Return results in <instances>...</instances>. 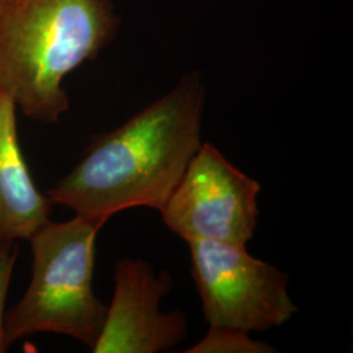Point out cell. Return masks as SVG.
<instances>
[{"mask_svg":"<svg viewBox=\"0 0 353 353\" xmlns=\"http://www.w3.org/2000/svg\"><path fill=\"white\" fill-rule=\"evenodd\" d=\"M259 192L256 179L211 143H203L160 214L165 225L186 242L246 245L258 224Z\"/></svg>","mask_w":353,"mask_h":353,"instance_id":"cell-5","label":"cell"},{"mask_svg":"<svg viewBox=\"0 0 353 353\" xmlns=\"http://www.w3.org/2000/svg\"><path fill=\"white\" fill-rule=\"evenodd\" d=\"M204 103L202 75L183 76L161 99L93 140L45 195L103 225L130 208L160 211L203 144Z\"/></svg>","mask_w":353,"mask_h":353,"instance_id":"cell-1","label":"cell"},{"mask_svg":"<svg viewBox=\"0 0 353 353\" xmlns=\"http://www.w3.org/2000/svg\"><path fill=\"white\" fill-rule=\"evenodd\" d=\"M118 26L110 0H0V93L29 119L58 122L70 108L64 79Z\"/></svg>","mask_w":353,"mask_h":353,"instance_id":"cell-2","label":"cell"},{"mask_svg":"<svg viewBox=\"0 0 353 353\" xmlns=\"http://www.w3.org/2000/svg\"><path fill=\"white\" fill-rule=\"evenodd\" d=\"M16 105L0 93V241L29 240L50 221L52 203L29 172L17 135Z\"/></svg>","mask_w":353,"mask_h":353,"instance_id":"cell-7","label":"cell"},{"mask_svg":"<svg viewBox=\"0 0 353 353\" xmlns=\"http://www.w3.org/2000/svg\"><path fill=\"white\" fill-rule=\"evenodd\" d=\"M102 227L76 214L63 223L48 221L29 239L32 280L4 319L10 343L52 332L93 348L108 312L93 292L96 240Z\"/></svg>","mask_w":353,"mask_h":353,"instance_id":"cell-3","label":"cell"},{"mask_svg":"<svg viewBox=\"0 0 353 353\" xmlns=\"http://www.w3.org/2000/svg\"><path fill=\"white\" fill-rule=\"evenodd\" d=\"M276 350L263 341H254L250 332L237 328L210 326L205 336L192 345L190 353H270Z\"/></svg>","mask_w":353,"mask_h":353,"instance_id":"cell-8","label":"cell"},{"mask_svg":"<svg viewBox=\"0 0 353 353\" xmlns=\"http://www.w3.org/2000/svg\"><path fill=\"white\" fill-rule=\"evenodd\" d=\"M14 243L16 242L12 241H0V353L7 352L11 345L4 328V307L17 258V248Z\"/></svg>","mask_w":353,"mask_h":353,"instance_id":"cell-9","label":"cell"},{"mask_svg":"<svg viewBox=\"0 0 353 353\" xmlns=\"http://www.w3.org/2000/svg\"><path fill=\"white\" fill-rule=\"evenodd\" d=\"M114 283L93 352H164L186 339L188 316L178 309L161 310V300L173 288L168 271L157 274L145 261L125 258L115 263Z\"/></svg>","mask_w":353,"mask_h":353,"instance_id":"cell-6","label":"cell"},{"mask_svg":"<svg viewBox=\"0 0 353 353\" xmlns=\"http://www.w3.org/2000/svg\"><path fill=\"white\" fill-rule=\"evenodd\" d=\"M191 274L210 326L261 332L287 323L297 306L288 276L246 250V245L188 242Z\"/></svg>","mask_w":353,"mask_h":353,"instance_id":"cell-4","label":"cell"}]
</instances>
